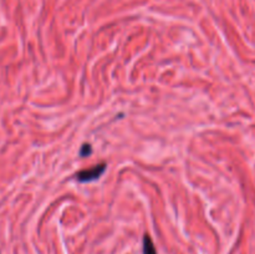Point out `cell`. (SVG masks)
Returning a JSON list of instances; mask_svg holds the SVG:
<instances>
[{
  "mask_svg": "<svg viewBox=\"0 0 255 254\" xmlns=\"http://www.w3.org/2000/svg\"><path fill=\"white\" fill-rule=\"evenodd\" d=\"M91 152H92L91 144H84V146H82V148H81V151H80V156L86 157V156H89Z\"/></svg>",
  "mask_w": 255,
  "mask_h": 254,
  "instance_id": "cell-3",
  "label": "cell"
},
{
  "mask_svg": "<svg viewBox=\"0 0 255 254\" xmlns=\"http://www.w3.org/2000/svg\"><path fill=\"white\" fill-rule=\"evenodd\" d=\"M106 171V163H100L96 164L95 167L89 169H84V171H80L76 173V179L82 183H86V182H92L99 179L102 174Z\"/></svg>",
  "mask_w": 255,
  "mask_h": 254,
  "instance_id": "cell-1",
  "label": "cell"
},
{
  "mask_svg": "<svg viewBox=\"0 0 255 254\" xmlns=\"http://www.w3.org/2000/svg\"><path fill=\"white\" fill-rule=\"evenodd\" d=\"M143 254H157L153 242L148 234H146L143 238Z\"/></svg>",
  "mask_w": 255,
  "mask_h": 254,
  "instance_id": "cell-2",
  "label": "cell"
}]
</instances>
